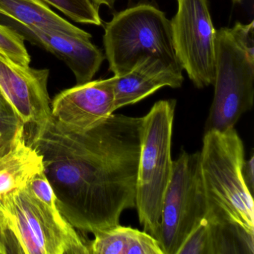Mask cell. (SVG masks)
<instances>
[{
    "label": "cell",
    "mask_w": 254,
    "mask_h": 254,
    "mask_svg": "<svg viewBox=\"0 0 254 254\" xmlns=\"http://www.w3.org/2000/svg\"><path fill=\"white\" fill-rule=\"evenodd\" d=\"M207 203L202 182L200 152L183 151L173 160L172 176L162 203L154 238L163 254H178L190 233L206 217Z\"/></svg>",
    "instance_id": "7"
},
{
    "label": "cell",
    "mask_w": 254,
    "mask_h": 254,
    "mask_svg": "<svg viewBox=\"0 0 254 254\" xmlns=\"http://www.w3.org/2000/svg\"><path fill=\"white\" fill-rule=\"evenodd\" d=\"M182 72L158 58H143L130 72L113 77L116 109L137 103L162 87L179 88L184 80Z\"/></svg>",
    "instance_id": "11"
},
{
    "label": "cell",
    "mask_w": 254,
    "mask_h": 254,
    "mask_svg": "<svg viewBox=\"0 0 254 254\" xmlns=\"http://www.w3.org/2000/svg\"><path fill=\"white\" fill-rule=\"evenodd\" d=\"M43 170V157L28 142L25 126L20 125L11 147L0 155V200L26 187L32 177Z\"/></svg>",
    "instance_id": "13"
},
{
    "label": "cell",
    "mask_w": 254,
    "mask_h": 254,
    "mask_svg": "<svg viewBox=\"0 0 254 254\" xmlns=\"http://www.w3.org/2000/svg\"><path fill=\"white\" fill-rule=\"evenodd\" d=\"M233 3H242L243 2V0H232Z\"/></svg>",
    "instance_id": "25"
},
{
    "label": "cell",
    "mask_w": 254,
    "mask_h": 254,
    "mask_svg": "<svg viewBox=\"0 0 254 254\" xmlns=\"http://www.w3.org/2000/svg\"><path fill=\"white\" fill-rule=\"evenodd\" d=\"M215 72V94L205 132L235 127L254 105V50L242 46L231 28L216 30Z\"/></svg>",
    "instance_id": "6"
},
{
    "label": "cell",
    "mask_w": 254,
    "mask_h": 254,
    "mask_svg": "<svg viewBox=\"0 0 254 254\" xmlns=\"http://www.w3.org/2000/svg\"><path fill=\"white\" fill-rule=\"evenodd\" d=\"M207 222L210 233L211 254H254V234L235 224Z\"/></svg>",
    "instance_id": "16"
},
{
    "label": "cell",
    "mask_w": 254,
    "mask_h": 254,
    "mask_svg": "<svg viewBox=\"0 0 254 254\" xmlns=\"http://www.w3.org/2000/svg\"><path fill=\"white\" fill-rule=\"evenodd\" d=\"M114 78L95 80L61 92L51 102L52 115L71 131L94 128L117 111Z\"/></svg>",
    "instance_id": "10"
},
{
    "label": "cell",
    "mask_w": 254,
    "mask_h": 254,
    "mask_svg": "<svg viewBox=\"0 0 254 254\" xmlns=\"http://www.w3.org/2000/svg\"><path fill=\"white\" fill-rule=\"evenodd\" d=\"M5 151H4L3 148H2V140L0 139V155H2V154H4Z\"/></svg>",
    "instance_id": "24"
},
{
    "label": "cell",
    "mask_w": 254,
    "mask_h": 254,
    "mask_svg": "<svg viewBox=\"0 0 254 254\" xmlns=\"http://www.w3.org/2000/svg\"><path fill=\"white\" fill-rule=\"evenodd\" d=\"M23 254L14 233L8 226V221L0 209V254Z\"/></svg>",
    "instance_id": "21"
},
{
    "label": "cell",
    "mask_w": 254,
    "mask_h": 254,
    "mask_svg": "<svg viewBox=\"0 0 254 254\" xmlns=\"http://www.w3.org/2000/svg\"><path fill=\"white\" fill-rule=\"evenodd\" d=\"M175 108V99L160 100L142 117L136 208L144 231L154 237L173 167L172 138Z\"/></svg>",
    "instance_id": "4"
},
{
    "label": "cell",
    "mask_w": 254,
    "mask_h": 254,
    "mask_svg": "<svg viewBox=\"0 0 254 254\" xmlns=\"http://www.w3.org/2000/svg\"><path fill=\"white\" fill-rule=\"evenodd\" d=\"M94 236L90 254H163L157 239L130 227L118 224Z\"/></svg>",
    "instance_id": "15"
},
{
    "label": "cell",
    "mask_w": 254,
    "mask_h": 254,
    "mask_svg": "<svg viewBox=\"0 0 254 254\" xmlns=\"http://www.w3.org/2000/svg\"><path fill=\"white\" fill-rule=\"evenodd\" d=\"M171 20L175 56L197 88L213 85L215 35L207 0H177Z\"/></svg>",
    "instance_id": "8"
},
{
    "label": "cell",
    "mask_w": 254,
    "mask_h": 254,
    "mask_svg": "<svg viewBox=\"0 0 254 254\" xmlns=\"http://www.w3.org/2000/svg\"><path fill=\"white\" fill-rule=\"evenodd\" d=\"M178 254H211L210 233L206 218L187 236Z\"/></svg>",
    "instance_id": "20"
},
{
    "label": "cell",
    "mask_w": 254,
    "mask_h": 254,
    "mask_svg": "<svg viewBox=\"0 0 254 254\" xmlns=\"http://www.w3.org/2000/svg\"><path fill=\"white\" fill-rule=\"evenodd\" d=\"M98 6L100 5H106L109 8H113L117 0H92Z\"/></svg>",
    "instance_id": "23"
},
{
    "label": "cell",
    "mask_w": 254,
    "mask_h": 254,
    "mask_svg": "<svg viewBox=\"0 0 254 254\" xmlns=\"http://www.w3.org/2000/svg\"><path fill=\"white\" fill-rule=\"evenodd\" d=\"M23 124L0 91V139L5 152L11 147L20 125Z\"/></svg>",
    "instance_id": "19"
},
{
    "label": "cell",
    "mask_w": 254,
    "mask_h": 254,
    "mask_svg": "<svg viewBox=\"0 0 254 254\" xmlns=\"http://www.w3.org/2000/svg\"><path fill=\"white\" fill-rule=\"evenodd\" d=\"M243 142L235 127L204 133L200 173L207 203V221L239 226L254 234L253 194L242 175Z\"/></svg>",
    "instance_id": "2"
},
{
    "label": "cell",
    "mask_w": 254,
    "mask_h": 254,
    "mask_svg": "<svg viewBox=\"0 0 254 254\" xmlns=\"http://www.w3.org/2000/svg\"><path fill=\"white\" fill-rule=\"evenodd\" d=\"M23 29L37 44L65 62L75 75L77 84L92 81L105 60L102 50L90 41L92 37L72 36L35 27Z\"/></svg>",
    "instance_id": "12"
},
{
    "label": "cell",
    "mask_w": 254,
    "mask_h": 254,
    "mask_svg": "<svg viewBox=\"0 0 254 254\" xmlns=\"http://www.w3.org/2000/svg\"><path fill=\"white\" fill-rule=\"evenodd\" d=\"M8 226L25 254H90L89 244L56 203H44L28 185L0 200Z\"/></svg>",
    "instance_id": "5"
},
{
    "label": "cell",
    "mask_w": 254,
    "mask_h": 254,
    "mask_svg": "<svg viewBox=\"0 0 254 254\" xmlns=\"http://www.w3.org/2000/svg\"><path fill=\"white\" fill-rule=\"evenodd\" d=\"M142 117L113 114L84 133L54 117L34 127L28 142L43 157L61 213L78 231L96 234L136 208Z\"/></svg>",
    "instance_id": "1"
},
{
    "label": "cell",
    "mask_w": 254,
    "mask_h": 254,
    "mask_svg": "<svg viewBox=\"0 0 254 254\" xmlns=\"http://www.w3.org/2000/svg\"><path fill=\"white\" fill-rule=\"evenodd\" d=\"M242 175L247 187L253 194L254 188V157L253 154L250 160L244 161Z\"/></svg>",
    "instance_id": "22"
},
{
    "label": "cell",
    "mask_w": 254,
    "mask_h": 254,
    "mask_svg": "<svg viewBox=\"0 0 254 254\" xmlns=\"http://www.w3.org/2000/svg\"><path fill=\"white\" fill-rule=\"evenodd\" d=\"M0 14L23 27L57 31L77 37L91 35L55 13L42 0H0Z\"/></svg>",
    "instance_id": "14"
},
{
    "label": "cell",
    "mask_w": 254,
    "mask_h": 254,
    "mask_svg": "<svg viewBox=\"0 0 254 254\" xmlns=\"http://www.w3.org/2000/svg\"><path fill=\"white\" fill-rule=\"evenodd\" d=\"M50 70L22 66L0 53V91L25 126H45L51 120Z\"/></svg>",
    "instance_id": "9"
},
{
    "label": "cell",
    "mask_w": 254,
    "mask_h": 254,
    "mask_svg": "<svg viewBox=\"0 0 254 254\" xmlns=\"http://www.w3.org/2000/svg\"><path fill=\"white\" fill-rule=\"evenodd\" d=\"M47 5L57 8L61 12L76 22L84 24L101 26L99 6L92 0H42Z\"/></svg>",
    "instance_id": "17"
},
{
    "label": "cell",
    "mask_w": 254,
    "mask_h": 254,
    "mask_svg": "<svg viewBox=\"0 0 254 254\" xmlns=\"http://www.w3.org/2000/svg\"><path fill=\"white\" fill-rule=\"evenodd\" d=\"M103 43L109 70L115 76L130 72L147 56L182 69L174 50L170 20L151 4L139 3L114 14L105 24Z\"/></svg>",
    "instance_id": "3"
},
{
    "label": "cell",
    "mask_w": 254,
    "mask_h": 254,
    "mask_svg": "<svg viewBox=\"0 0 254 254\" xmlns=\"http://www.w3.org/2000/svg\"><path fill=\"white\" fill-rule=\"evenodd\" d=\"M0 53L22 66H29L31 57L26 50L24 38L8 26L0 24Z\"/></svg>",
    "instance_id": "18"
}]
</instances>
